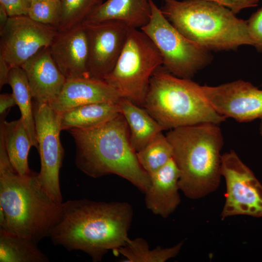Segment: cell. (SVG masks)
Wrapping results in <instances>:
<instances>
[{"instance_id":"obj_24","label":"cell","mask_w":262,"mask_h":262,"mask_svg":"<svg viewBox=\"0 0 262 262\" xmlns=\"http://www.w3.org/2000/svg\"><path fill=\"white\" fill-rule=\"evenodd\" d=\"M183 243L170 247L158 246L149 249L147 242L142 238L133 240L129 239L126 244L115 252L120 253L129 262H164L176 256L179 253Z\"/></svg>"},{"instance_id":"obj_29","label":"cell","mask_w":262,"mask_h":262,"mask_svg":"<svg viewBox=\"0 0 262 262\" xmlns=\"http://www.w3.org/2000/svg\"><path fill=\"white\" fill-rule=\"evenodd\" d=\"M30 0H0V4L6 9L9 17L27 16Z\"/></svg>"},{"instance_id":"obj_2","label":"cell","mask_w":262,"mask_h":262,"mask_svg":"<svg viewBox=\"0 0 262 262\" xmlns=\"http://www.w3.org/2000/svg\"><path fill=\"white\" fill-rule=\"evenodd\" d=\"M68 131L76 146L75 164L85 174L94 178L116 175L143 192L148 190L150 176L138 161L120 113L97 126Z\"/></svg>"},{"instance_id":"obj_25","label":"cell","mask_w":262,"mask_h":262,"mask_svg":"<svg viewBox=\"0 0 262 262\" xmlns=\"http://www.w3.org/2000/svg\"><path fill=\"white\" fill-rule=\"evenodd\" d=\"M138 161L149 175H152L173 158V149L167 137L162 132L136 152Z\"/></svg>"},{"instance_id":"obj_28","label":"cell","mask_w":262,"mask_h":262,"mask_svg":"<svg viewBox=\"0 0 262 262\" xmlns=\"http://www.w3.org/2000/svg\"><path fill=\"white\" fill-rule=\"evenodd\" d=\"M247 22L253 46L262 52V7L253 13Z\"/></svg>"},{"instance_id":"obj_27","label":"cell","mask_w":262,"mask_h":262,"mask_svg":"<svg viewBox=\"0 0 262 262\" xmlns=\"http://www.w3.org/2000/svg\"><path fill=\"white\" fill-rule=\"evenodd\" d=\"M61 12V0H32L27 16L37 22L52 26L58 30Z\"/></svg>"},{"instance_id":"obj_18","label":"cell","mask_w":262,"mask_h":262,"mask_svg":"<svg viewBox=\"0 0 262 262\" xmlns=\"http://www.w3.org/2000/svg\"><path fill=\"white\" fill-rule=\"evenodd\" d=\"M151 15L150 0H107L85 21H118L129 28L140 29L149 22Z\"/></svg>"},{"instance_id":"obj_12","label":"cell","mask_w":262,"mask_h":262,"mask_svg":"<svg viewBox=\"0 0 262 262\" xmlns=\"http://www.w3.org/2000/svg\"><path fill=\"white\" fill-rule=\"evenodd\" d=\"M196 87L199 94L220 115L245 122L262 117V89L239 80L216 86Z\"/></svg>"},{"instance_id":"obj_19","label":"cell","mask_w":262,"mask_h":262,"mask_svg":"<svg viewBox=\"0 0 262 262\" xmlns=\"http://www.w3.org/2000/svg\"><path fill=\"white\" fill-rule=\"evenodd\" d=\"M118 105L120 113L125 118L129 128L131 145L136 152L164 130L145 109L131 101L122 98Z\"/></svg>"},{"instance_id":"obj_1","label":"cell","mask_w":262,"mask_h":262,"mask_svg":"<svg viewBox=\"0 0 262 262\" xmlns=\"http://www.w3.org/2000/svg\"><path fill=\"white\" fill-rule=\"evenodd\" d=\"M132 216L126 202L69 200L61 204L49 237L55 246L82 251L100 262L110 250L126 244Z\"/></svg>"},{"instance_id":"obj_20","label":"cell","mask_w":262,"mask_h":262,"mask_svg":"<svg viewBox=\"0 0 262 262\" xmlns=\"http://www.w3.org/2000/svg\"><path fill=\"white\" fill-rule=\"evenodd\" d=\"M0 136L15 170L21 175L30 174L32 171L29 168L28 158L33 146L21 118L10 122L0 121Z\"/></svg>"},{"instance_id":"obj_9","label":"cell","mask_w":262,"mask_h":262,"mask_svg":"<svg viewBox=\"0 0 262 262\" xmlns=\"http://www.w3.org/2000/svg\"><path fill=\"white\" fill-rule=\"evenodd\" d=\"M33 108L40 159V170L37 173V179L46 192L61 204L63 198L59 173L65 153L60 137L62 131L60 114L48 103L34 102Z\"/></svg>"},{"instance_id":"obj_4","label":"cell","mask_w":262,"mask_h":262,"mask_svg":"<svg viewBox=\"0 0 262 262\" xmlns=\"http://www.w3.org/2000/svg\"><path fill=\"white\" fill-rule=\"evenodd\" d=\"M218 125L204 123L180 127L166 134L180 170V190L189 198L204 197L219 185L224 141Z\"/></svg>"},{"instance_id":"obj_22","label":"cell","mask_w":262,"mask_h":262,"mask_svg":"<svg viewBox=\"0 0 262 262\" xmlns=\"http://www.w3.org/2000/svg\"><path fill=\"white\" fill-rule=\"evenodd\" d=\"M8 84L11 86L33 146L38 150V142L33 114V96L26 74L21 66L11 68Z\"/></svg>"},{"instance_id":"obj_30","label":"cell","mask_w":262,"mask_h":262,"mask_svg":"<svg viewBox=\"0 0 262 262\" xmlns=\"http://www.w3.org/2000/svg\"><path fill=\"white\" fill-rule=\"evenodd\" d=\"M216 3L230 9L234 14L242 10L258 5L259 0H204Z\"/></svg>"},{"instance_id":"obj_13","label":"cell","mask_w":262,"mask_h":262,"mask_svg":"<svg viewBox=\"0 0 262 262\" xmlns=\"http://www.w3.org/2000/svg\"><path fill=\"white\" fill-rule=\"evenodd\" d=\"M83 23L89 45V76L103 80L112 70L121 53L129 27L115 20Z\"/></svg>"},{"instance_id":"obj_17","label":"cell","mask_w":262,"mask_h":262,"mask_svg":"<svg viewBox=\"0 0 262 262\" xmlns=\"http://www.w3.org/2000/svg\"><path fill=\"white\" fill-rule=\"evenodd\" d=\"M180 170L172 158L150 175L151 183L145 193L147 208L153 214L166 218L180 202L179 190Z\"/></svg>"},{"instance_id":"obj_36","label":"cell","mask_w":262,"mask_h":262,"mask_svg":"<svg viewBox=\"0 0 262 262\" xmlns=\"http://www.w3.org/2000/svg\"></svg>"},{"instance_id":"obj_15","label":"cell","mask_w":262,"mask_h":262,"mask_svg":"<svg viewBox=\"0 0 262 262\" xmlns=\"http://www.w3.org/2000/svg\"><path fill=\"white\" fill-rule=\"evenodd\" d=\"M123 98L104 80L91 77L66 79L58 96L49 103L59 114L98 102L118 103Z\"/></svg>"},{"instance_id":"obj_34","label":"cell","mask_w":262,"mask_h":262,"mask_svg":"<svg viewBox=\"0 0 262 262\" xmlns=\"http://www.w3.org/2000/svg\"><path fill=\"white\" fill-rule=\"evenodd\" d=\"M259 130H260V132L261 135L262 137V117L261 118V122H260V127H259Z\"/></svg>"},{"instance_id":"obj_21","label":"cell","mask_w":262,"mask_h":262,"mask_svg":"<svg viewBox=\"0 0 262 262\" xmlns=\"http://www.w3.org/2000/svg\"><path fill=\"white\" fill-rule=\"evenodd\" d=\"M119 113L118 102H98L79 106L60 114L61 129L62 131L91 128Z\"/></svg>"},{"instance_id":"obj_16","label":"cell","mask_w":262,"mask_h":262,"mask_svg":"<svg viewBox=\"0 0 262 262\" xmlns=\"http://www.w3.org/2000/svg\"><path fill=\"white\" fill-rule=\"evenodd\" d=\"M21 67L36 103H49L58 96L66 80L53 61L49 47L41 49Z\"/></svg>"},{"instance_id":"obj_6","label":"cell","mask_w":262,"mask_h":262,"mask_svg":"<svg viewBox=\"0 0 262 262\" xmlns=\"http://www.w3.org/2000/svg\"><path fill=\"white\" fill-rule=\"evenodd\" d=\"M196 84L159 67L150 78L143 106L164 130L224 121L226 118L199 94Z\"/></svg>"},{"instance_id":"obj_23","label":"cell","mask_w":262,"mask_h":262,"mask_svg":"<svg viewBox=\"0 0 262 262\" xmlns=\"http://www.w3.org/2000/svg\"><path fill=\"white\" fill-rule=\"evenodd\" d=\"M37 242L0 230V262H48Z\"/></svg>"},{"instance_id":"obj_3","label":"cell","mask_w":262,"mask_h":262,"mask_svg":"<svg viewBox=\"0 0 262 262\" xmlns=\"http://www.w3.org/2000/svg\"><path fill=\"white\" fill-rule=\"evenodd\" d=\"M61 204L41 187L37 173L21 175L15 170L0 139V230L38 243L49 237Z\"/></svg>"},{"instance_id":"obj_35","label":"cell","mask_w":262,"mask_h":262,"mask_svg":"<svg viewBox=\"0 0 262 262\" xmlns=\"http://www.w3.org/2000/svg\"><path fill=\"white\" fill-rule=\"evenodd\" d=\"M30 1L32 0H30Z\"/></svg>"},{"instance_id":"obj_11","label":"cell","mask_w":262,"mask_h":262,"mask_svg":"<svg viewBox=\"0 0 262 262\" xmlns=\"http://www.w3.org/2000/svg\"><path fill=\"white\" fill-rule=\"evenodd\" d=\"M58 32L27 16L9 17L0 30V55L11 68L21 66L41 49L49 47Z\"/></svg>"},{"instance_id":"obj_33","label":"cell","mask_w":262,"mask_h":262,"mask_svg":"<svg viewBox=\"0 0 262 262\" xmlns=\"http://www.w3.org/2000/svg\"><path fill=\"white\" fill-rule=\"evenodd\" d=\"M9 16L5 8L0 4V30L5 26L7 22Z\"/></svg>"},{"instance_id":"obj_5","label":"cell","mask_w":262,"mask_h":262,"mask_svg":"<svg viewBox=\"0 0 262 262\" xmlns=\"http://www.w3.org/2000/svg\"><path fill=\"white\" fill-rule=\"evenodd\" d=\"M161 10L185 36L210 50L253 46L247 22L230 9L204 0H164Z\"/></svg>"},{"instance_id":"obj_14","label":"cell","mask_w":262,"mask_h":262,"mask_svg":"<svg viewBox=\"0 0 262 262\" xmlns=\"http://www.w3.org/2000/svg\"><path fill=\"white\" fill-rule=\"evenodd\" d=\"M49 49L53 61L66 79L89 77L88 40L83 22L58 31Z\"/></svg>"},{"instance_id":"obj_10","label":"cell","mask_w":262,"mask_h":262,"mask_svg":"<svg viewBox=\"0 0 262 262\" xmlns=\"http://www.w3.org/2000/svg\"><path fill=\"white\" fill-rule=\"evenodd\" d=\"M221 174L226 184L222 219L237 215L262 217V185L234 151L222 155Z\"/></svg>"},{"instance_id":"obj_8","label":"cell","mask_w":262,"mask_h":262,"mask_svg":"<svg viewBox=\"0 0 262 262\" xmlns=\"http://www.w3.org/2000/svg\"><path fill=\"white\" fill-rule=\"evenodd\" d=\"M149 22L140 29L159 50L163 66L179 78L191 79L213 59L209 50L192 41L176 29L152 0Z\"/></svg>"},{"instance_id":"obj_26","label":"cell","mask_w":262,"mask_h":262,"mask_svg":"<svg viewBox=\"0 0 262 262\" xmlns=\"http://www.w3.org/2000/svg\"><path fill=\"white\" fill-rule=\"evenodd\" d=\"M62 12L58 31L72 28L84 21L102 3V0H61Z\"/></svg>"},{"instance_id":"obj_7","label":"cell","mask_w":262,"mask_h":262,"mask_svg":"<svg viewBox=\"0 0 262 262\" xmlns=\"http://www.w3.org/2000/svg\"><path fill=\"white\" fill-rule=\"evenodd\" d=\"M162 65V56L150 38L141 30L129 28L121 53L103 80L122 98L143 106L150 78Z\"/></svg>"},{"instance_id":"obj_32","label":"cell","mask_w":262,"mask_h":262,"mask_svg":"<svg viewBox=\"0 0 262 262\" xmlns=\"http://www.w3.org/2000/svg\"><path fill=\"white\" fill-rule=\"evenodd\" d=\"M11 67L4 59L0 55V88L6 84H8L9 75Z\"/></svg>"},{"instance_id":"obj_31","label":"cell","mask_w":262,"mask_h":262,"mask_svg":"<svg viewBox=\"0 0 262 262\" xmlns=\"http://www.w3.org/2000/svg\"><path fill=\"white\" fill-rule=\"evenodd\" d=\"M16 105L15 98L12 93L2 94L0 95V121L5 120V118L11 107Z\"/></svg>"}]
</instances>
